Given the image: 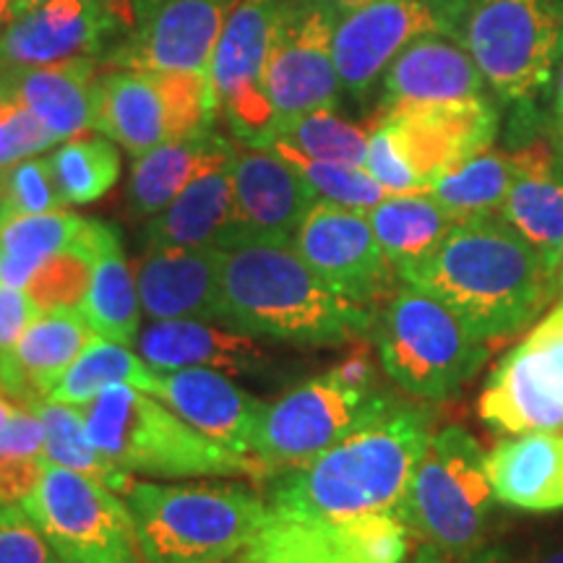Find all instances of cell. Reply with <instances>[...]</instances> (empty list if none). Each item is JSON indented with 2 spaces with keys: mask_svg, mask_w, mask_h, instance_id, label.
<instances>
[{
  "mask_svg": "<svg viewBox=\"0 0 563 563\" xmlns=\"http://www.w3.org/2000/svg\"><path fill=\"white\" fill-rule=\"evenodd\" d=\"M397 274L483 340L517 334L561 295L540 253L496 214L456 222L439 249Z\"/></svg>",
  "mask_w": 563,
  "mask_h": 563,
  "instance_id": "6da1fadb",
  "label": "cell"
},
{
  "mask_svg": "<svg viewBox=\"0 0 563 563\" xmlns=\"http://www.w3.org/2000/svg\"><path fill=\"white\" fill-rule=\"evenodd\" d=\"M217 323L295 347L361 340L376 311L329 287L290 243L249 241L224 249Z\"/></svg>",
  "mask_w": 563,
  "mask_h": 563,
  "instance_id": "7a4b0ae2",
  "label": "cell"
},
{
  "mask_svg": "<svg viewBox=\"0 0 563 563\" xmlns=\"http://www.w3.org/2000/svg\"><path fill=\"white\" fill-rule=\"evenodd\" d=\"M431 435V415L394 402L313 462L274 477L269 509L323 522L397 514Z\"/></svg>",
  "mask_w": 563,
  "mask_h": 563,
  "instance_id": "3957f363",
  "label": "cell"
},
{
  "mask_svg": "<svg viewBox=\"0 0 563 563\" xmlns=\"http://www.w3.org/2000/svg\"><path fill=\"white\" fill-rule=\"evenodd\" d=\"M91 441L123 473L152 477H253L269 473L256 456L235 454L188 426L136 386L115 384L81 407Z\"/></svg>",
  "mask_w": 563,
  "mask_h": 563,
  "instance_id": "277c9868",
  "label": "cell"
},
{
  "mask_svg": "<svg viewBox=\"0 0 563 563\" xmlns=\"http://www.w3.org/2000/svg\"><path fill=\"white\" fill-rule=\"evenodd\" d=\"M123 501L146 563H220L243 553L269 506L238 485H157L133 481Z\"/></svg>",
  "mask_w": 563,
  "mask_h": 563,
  "instance_id": "5b68a950",
  "label": "cell"
},
{
  "mask_svg": "<svg viewBox=\"0 0 563 563\" xmlns=\"http://www.w3.org/2000/svg\"><path fill=\"white\" fill-rule=\"evenodd\" d=\"M386 376L422 399L452 397L488 357V340L433 295L405 285L373 323Z\"/></svg>",
  "mask_w": 563,
  "mask_h": 563,
  "instance_id": "8992f818",
  "label": "cell"
},
{
  "mask_svg": "<svg viewBox=\"0 0 563 563\" xmlns=\"http://www.w3.org/2000/svg\"><path fill=\"white\" fill-rule=\"evenodd\" d=\"M493 504L481 443L449 426L428 441L397 514L420 543L470 555L485 548Z\"/></svg>",
  "mask_w": 563,
  "mask_h": 563,
  "instance_id": "52a82bcc",
  "label": "cell"
},
{
  "mask_svg": "<svg viewBox=\"0 0 563 563\" xmlns=\"http://www.w3.org/2000/svg\"><path fill=\"white\" fill-rule=\"evenodd\" d=\"M217 102L201 70H100L95 131L133 157L214 129Z\"/></svg>",
  "mask_w": 563,
  "mask_h": 563,
  "instance_id": "ba28073f",
  "label": "cell"
},
{
  "mask_svg": "<svg viewBox=\"0 0 563 563\" xmlns=\"http://www.w3.org/2000/svg\"><path fill=\"white\" fill-rule=\"evenodd\" d=\"M449 37L473 55L496 95L530 100L559 63L563 13L553 0H473Z\"/></svg>",
  "mask_w": 563,
  "mask_h": 563,
  "instance_id": "9c48e42d",
  "label": "cell"
},
{
  "mask_svg": "<svg viewBox=\"0 0 563 563\" xmlns=\"http://www.w3.org/2000/svg\"><path fill=\"white\" fill-rule=\"evenodd\" d=\"M21 506L63 563H139L136 525L108 485L47 464Z\"/></svg>",
  "mask_w": 563,
  "mask_h": 563,
  "instance_id": "30bf717a",
  "label": "cell"
},
{
  "mask_svg": "<svg viewBox=\"0 0 563 563\" xmlns=\"http://www.w3.org/2000/svg\"><path fill=\"white\" fill-rule=\"evenodd\" d=\"M394 402L397 399L389 394H357L342 389L327 376L313 378L264 405L253 456L269 475L302 467L363 422L389 410Z\"/></svg>",
  "mask_w": 563,
  "mask_h": 563,
  "instance_id": "8fae6325",
  "label": "cell"
},
{
  "mask_svg": "<svg viewBox=\"0 0 563 563\" xmlns=\"http://www.w3.org/2000/svg\"><path fill=\"white\" fill-rule=\"evenodd\" d=\"M334 24L332 13L316 9L308 0L277 3L264 68V89L274 110V125L316 110H334L340 102L342 81L332 55Z\"/></svg>",
  "mask_w": 563,
  "mask_h": 563,
  "instance_id": "7c38bea8",
  "label": "cell"
},
{
  "mask_svg": "<svg viewBox=\"0 0 563 563\" xmlns=\"http://www.w3.org/2000/svg\"><path fill=\"white\" fill-rule=\"evenodd\" d=\"M131 24V0H47L0 34V76L91 58L102 63Z\"/></svg>",
  "mask_w": 563,
  "mask_h": 563,
  "instance_id": "4fadbf2b",
  "label": "cell"
},
{
  "mask_svg": "<svg viewBox=\"0 0 563 563\" xmlns=\"http://www.w3.org/2000/svg\"><path fill=\"white\" fill-rule=\"evenodd\" d=\"M279 0H238L224 19L211 55V91L217 115L243 144L262 146L274 125V110L264 89L274 19Z\"/></svg>",
  "mask_w": 563,
  "mask_h": 563,
  "instance_id": "5bb4252c",
  "label": "cell"
},
{
  "mask_svg": "<svg viewBox=\"0 0 563 563\" xmlns=\"http://www.w3.org/2000/svg\"><path fill=\"white\" fill-rule=\"evenodd\" d=\"M371 123L382 125L405 170L428 194L441 175L488 150L498 133V112L488 97H477L382 110Z\"/></svg>",
  "mask_w": 563,
  "mask_h": 563,
  "instance_id": "9a60e30c",
  "label": "cell"
},
{
  "mask_svg": "<svg viewBox=\"0 0 563 563\" xmlns=\"http://www.w3.org/2000/svg\"><path fill=\"white\" fill-rule=\"evenodd\" d=\"M217 0H131V24L100 68L209 74L224 13Z\"/></svg>",
  "mask_w": 563,
  "mask_h": 563,
  "instance_id": "2e32d148",
  "label": "cell"
},
{
  "mask_svg": "<svg viewBox=\"0 0 563 563\" xmlns=\"http://www.w3.org/2000/svg\"><path fill=\"white\" fill-rule=\"evenodd\" d=\"M292 245L302 262L344 298L373 308V302L394 295V277L399 274L376 241L368 211L316 201Z\"/></svg>",
  "mask_w": 563,
  "mask_h": 563,
  "instance_id": "e0dca14e",
  "label": "cell"
},
{
  "mask_svg": "<svg viewBox=\"0 0 563 563\" xmlns=\"http://www.w3.org/2000/svg\"><path fill=\"white\" fill-rule=\"evenodd\" d=\"M235 217L222 249L238 243H290L319 201L308 180L266 146L238 144L232 157Z\"/></svg>",
  "mask_w": 563,
  "mask_h": 563,
  "instance_id": "ac0fdd59",
  "label": "cell"
},
{
  "mask_svg": "<svg viewBox=\"0 0 563 563\" xmlns=\"http://www.w3.org/2000/svg\"><path fill=\"white\" fill-rule=\"evenodd\" d=\"M422 34H443L431 0H376L336 19L332 55L342 89L363 100L391 60Z\"/></svg>",
  "mask_w": 563,
  "mask_h": 563,
  "instance_id": "d6986e66",
  "label": "cell"
},
{
  "mask_svg": "<svg viewBox=\"0 0 563 563\" xmlns=\"http://www.w3.org/2000/svg\"><path fill=\"white\" fill-rule=\"evenodd\" d=\"M481 418L501 433L563 431V365L525 340L490 371Z\"/></svg>",
  "mask_w": 563,
  "mask_h": 563,
  "instance_id": "ffe728a7",
  "label": "cell"
},
{
  "mask_svg": "<svg viewBox=\"0 0 563 563\" xmlns=\"http://www.w3.org/2000/svg\"><path fill=\"white\" fill-rule=\"evenodd\" d=\"M144 394L157 397L209 441L235 454L253 456V439H256L264 402L232 384L222 371H157Z\"/></svg>",
  "mask_w": 563,
  "mask_h": 563,
  "instance_id": "44dd1931",
  "label": "cell"
},
{
  "mask_svg": "<svg viewBox=\"0 0 563 563\" xmlns=\"http://www.w3.org/2000/svg\"><path fill=\"white\" fill-rule=\"evenodd\" d=\"M224 249H146L136 264L141 311L154 321L220 319Z\"/></svg>",
  "mask_w": 563,
  "mask_h": 563,
  "instance_id": "7402d4cb",
  "label": "cell"
},
{
  "mask_svg": "<svg viewBox=\"0 0 563 563\" xmlns=\"http://www.w3.org/2000/svg\"><path fill=\"white\" fill-rule=\"evenodd\" d=\"M477 97H485V79L473 55L446 40V34H422L384 70L378 112Z\"/></svg>",
  "mask_w": 563,
  "mask_h": 563,
  "instance_id": "603a6c76",
  "label": "cell"
},
{
  "mask_svg": "<svg viewBox=\"0 0 563 563\" xmlns=\"http://www.w3.org/2000/svg\"><path fill=\"white\" fill-rule=\"evenodd\" d=\"M136 344L139 355L157 371L211 368L253 376L272 365V355L256 342V336L201 319L154 321L141 329Z\"/></svg>",
  "mask_w": 563,
  "mask_h": 563,
  "instance_id": "cb8c5ba5",
  "label": "cell"
},
{
  "mask_svg": "<svg viewBox=\"0 0 563 563\" xmlns=\"http://www.w3.org/2000/svg\"><path fill=\"white\" fill-rule=\"evenodd\" d=\"M232 157L235 144H224L203 170L154 214L144 230L146 249H222L232 217H235V188H232Z\"/></svg>",
  "mask_w": 563,
  "mask_h": 563,
  "instance_id": "d4e9b609",
  "label": "cell"
},
{
  "mask_svg": "<svg viewBox=\"0 0 563 563\" xmlns=\"http://www.w3.org/2000/svg\"><path fill=\"white\" fill-rule=\"evenodd\" d=\"M95 332L76 308L42 311L9 355L0 357V386L16 405L47 399Z\"/></svg>",
  "mask_w": 563,
  "mask_h": 563,
  "instance_id": "484cf974",
  "label": "cell"
},
{
  "mask_svg": "<svg viewBox=\"0 0 563 563\" xmlns=\"http://www.w3.org/2000/svg\"><path fill=\"white\" fill-rule=\"evenodd\" d=\"M511 157L514 183L501 217L540 253L555 277L563 245V162L545 141H532Z\"/></svg>",
  "mask_w": 563,
  "mask_h": 563,
  "instance_id": "4316f807",
  "label": "cell"
},
{
  "mask_svg": "<svg viewBox=\"0 0 563 563\" xmlns=\"http://www.w3.org/2000/svg\"><path fill=\"white\" fill-rule=\"evenodd\" d=\"M100 63L91 58L0 76V97L24 104L58 141L95 131V81Z\"/></svg>",
  "mask_w": 563,
  "mask_h": 563,
  "instance_id": "83f0119b",
  "label": "cell"
},
{
  "mask_svg": "<svg viewBox=\"0 0 563 563\" xmlns=\"http://www.w3.org/2000/svg\"><path fill=\"white\" fill-rule=\"evenodd\" d=\"M485 470L498 504L519 511L563 509V435L522 433L485 454Z\"/></svg>",
  "mask_w": 563,
  "mask_h": 563,
  "instance_id": "f1b7e54d",
  "label": "cell"
},
{
  "mask_svg": "<svg viewBox=\"0 0 563 563\" xmlns=\"http://www.w3.org/2000/svg\"><path fill=\"white\" fill-rule=\"evenodd\" d=\"M118 235L121 232L110 222L84 220L63 209L45 214H13L0 224V253L30 264H42L58 253H79L95 264L104 245Z\"/></svg>",
  "mask_w": 563,
  "mask_h": 563,
  "instance_id": "f546056e",
  "label": "cell"
},
{
  "mask_svg": "<svg viewBox=\"0 0 563 563\" xmlns=\"http://www.w3.org/2000/svg\"><path fill=\"white\" fill-rule=\"evenodd\" d=\"M224 144L228 139L211 129L201 136L167 141L157 150L136 157L129 183V207L133 214L154 217L170 207L175 196L203 170V165Z\"/></svg>",
  "mask_w": 563,
  "mask_h": 563,
  "instance_id": "4dcf8cb0",
  "label": "cell"
},
{
  "mask_svg": "<svg viewBox=\"0 0 563 563\" xmlns=\"http://www.w3.org/2000/svg\"><path fill=\"white\" fill-rule=\"evenodd\" d=\"M371 228L394 269H405L435 251L454 220L431 194H391L368 211Z\"/></svg>",
  "mask_w": 563,
  "mask_h": 563,
  "instance_id": "1f68e13d",
  "label": "cell"
},
{
  "mask_svg": "<svg viewBox=\"0 0 563 563\" xmlns=\"http://www.w3.org/2000/svg\"><path fill=\"white\" fill-rule=\"evenodd\" d=\"M79 311L89 329L102 340L129 344L136 342L141 332V300L136 279L125 262L121 235L104 245L91 264L89 290L84 295Z\"/></svg>",
  "mask_w": 563,
  "mask_h": 563,
  "instance_id": "d6a6232c",
  "label": "cell"
},
{
  "mask_svg": "<svg viewBox=\"0 0 563 563\" xmlns=\"http://www.w3.org/2000/svg\"><path fill=\"white\" fill-rule=\"evenodd\" d=\"M243 563H363L332 522L269 509L256 538L243 551Z\"/></svg>",
  "mask_w": 563,
  "mask_h": 563,
  "instance_id": "836d02e7",
  "label": "cell"
},
{
  "mask_svg": "<svg viewBox=\"0 0 563 563\" xmlns=\"http://www.w3.org/2000/svg\"><path fill=\"white\" fill-rule=\"evenodd\" d=\"M514 183L511 152H498L488 146L460 167L441 175L431 186L435 201L446 209L454 222H467L475 217H490L501 211Z\"/></svg>",
  "mask_w": 563,
  "mask_h": 563,
  "instance_id": "e575fe53",
  "label": "cell"
},
{
  "mask_svg": "<svg viewBox=\"0 0 563 563\" xmlns=\"http://www.w3.org/2000/svg\"><path fill=\"white\" fill-rule=\"evenodd\" d=\"M24 407H30L42 420V428H45L47 464H60V467L87 475L121 496L125 485L131 483V473L118 470L95 446L81 407L53 402V399H32Z\"/></svg>",
  "mask_w": 563,
  "mask_h": 563,
  "instance_id": "d590c367",
  "label": "cell"
},
{
  "mask_svg": "<svg viewBox=\"0 0 563 563\" xmlns=\"http://www.w3.org/2000/svg\"><path fill=\"white\" fill-rule=\"evenodd\" d=\"M154 373H157V368L139 361V355L125 350V344L95 336V340L84 347L81 355L76 357L74 365L63 373V378L53 386L47 399L70 407H84L89 405L97 394L115 384H129L136 386L141 391H146L150 389Z\"/></svg>",
  "mask_w": 563,
  "mask_h": 563,
  "instance_id": "8d00e7d4",
  "label": "cell"
},
{
  "mask_svg": "<svg viewBox=\"0 0 563 563\" xmlns=\"http://www.w3.org/2000/svg\"><path fill=\"white\" fill-rule=\"evenodd\" d=\"M266 150L277 154H300L308 159L342 162V165H365L368 131L342 121L334 110H316L308 115L274 125L264 141Z\"/></svg>",
  "mask_w": 563,
  "mask_h": 563,
  "instance_id": "74e56055",
  "label": "cell"
},
{
  "mask_svg": "<svg viewBox=\"0 0 563 563\" xmlns=\"http://www.w3.org/2000/svg\"><path fill=\"white\" fill-rule=\"evenodd\" d=\"M47 159L66 203L102 199L121 178V157L108 139H70Z\"/></svg>",
  "mask_w": 563,
  "mask_h": 563,
  "instance_id": "f35d334b",
  "label": "cell"
},
{
  "mask_svg": "<svg viewBox=\"0 0 563 563\" xmlns=\"http://www.w3.org/2000/svg\"><path fill=\"white\" fill-rule=\"evenodd\" d=\"M47 467L45 428L30 407L19 405L0 433V498L21 504Z\"/></svg>",
  "mask_w": 563,
  "mask_h": 563,
  "instance_id": "ab89813d",
  "label": "cell"
},
{
  "mask_svg": "<svg viewBox=\"0 0 563 563\" xmlns=\"http://www.w3.org/2000/svg\"><path fill=\"white\" fill-rule=\"evenodd\" d=\"M279 157L290 162L295 170L308 180V186L313 188L316 196H321L323 201L340 203V207L357 211H371L373 207H378L386 196H391L382 183L373 178V175L361 165L308 159L290 152L279 154Z\"/></svg>",
  "mask_w": 563,
  "mask_h": 563,
  "instance_id": "60d3db41",
  "label": "cell"
},
{
  "mask_svg": "<svg viewBox=\"0 0 563 563\" xmlns=\"http://www.w3.org/2000/svg\"><path fill=\"white\" fill-rule=\"evenodd\" d=\"M332 525L342 543L363 563H402L410 548V527L394 511L357 514Z\"/></svg>",
  "mask_w": 563,
  "mask_h": 563,
  "instance_id": "b9f144b4",
  "label": "cell"
},
{
  "mask_svg": "<svg viewBox=\"0 0 563 563\" xmlns=\"http://www.w3.org/2000/svg\"><path fill=\"white\" fill-rule=\"evenodd\" d=\"M0 191L9 217L45 214L66 207L47 157H26L0 167Z\"/></svg>",
  "mask_w": 563,
  "mask_h": 563,
  "instance_id": "7bdbcfd3",
  "label": "cell"
},
{
  "mask_svg": "<svg viewBox=\"0 0 563 563\" xmlns=\"http://www.w3.org/2000/svg\"><path fill=\"white\" fill-rule=\"evenodd\" d=\"M91 264L79 253H58L37 266L32 279L26 282L24 292L37 302L42 311L53 308H76L81 306L84 295L89 290Z\"/></svg>",
  "mask_w": 563,
  "mask_h": 563,
  "instance_id": "ee69618b",
  "label": "cell"
},
{
  "mask_svg": "<svg viewBox=\"0 0 563 563\" xmlns=\"http://www.w3.org/2000/svg\"><path fill=\"white\" fill-rule=\"evenodd\" d=\"M0 563H63L24 506L0 498Z\"/></svg>",
  "mask_w": 563,
  "mask_h": 563,
  "instance_id": "f6af8a7d",
  "label": "cell"
},
{
  "mask_svg": "<svg viewBox=\"0 0 563 563\" xmlns=\"http://www.w3.org/2000/svg\"><path fill=\"white\" fill-rule=\"evenodd\" d=\"M58 139L24 104L0 97V167L51 150Z\"/></svg>",
  "mask_w": 563,
  "mask_h": 563,
  "instance_id": "bcb514c9",
  "label": "cell"
},
{
  "mask_svg": "<svg viewBox=\"0 0 563 563\" xmlns=\"http://www.w3.org/2000/svg\"><path fill=\"white\" fill-rule=\"evenodd\" d=\"M323 376L332 378V382L336 386H342V389H350L357 394H378L376 361H373V350L371 344L365 342V336L350 342L347 355H344L340 363H334L332 368L323 373Z\"/></svg>",
  "mask_w": 563,
  "mask_h": 563,
  "instance_id": "7dc6e473",
  "label": "cell"
},
{
  "mask_svg": "<svg viewBox=\"0 0 563 563\" xmlns=\"http://www.w3.org/2000/svg\"><path fill=\"white\" fill-rule=\"evenodd\" d=\"M40 313L42 308L24 290L0 285V357L16 347L21 334Z\"/></svg>",
  "mask_w": 563,
  "mask_h": 563,
  "instance_id": "c3c4849f",
  "label": "cell"
},
{
  "mask_svg": "<svg viewBox=\"0 0 563 563\" xmlns=\"http://www.w3.org/2000/svg\"><path fill=\"white\" fill-rule=\"evenodd\" d=\"M527 340L543 347L545 352H551L555 361L563 365V298L555 302L543 319L534 323Z\"/></svg>",
  "mask_w": 563,
  "mask_h": 563,
  "instance_id": "681fc988",
  "label": "cell"
},
{
  "mask_svg": "<svg viewBox=\"0 0 563 563\" xmlns=\"http://www.w3.org/2000/svg\"><path fill=\"white\" fill-rule=\"evenodd\" d=\"M412 563H504V553L496 548H483V551L470 555H456L449 551H441L431 543H422L415 553Z\"/></svg>",
  "mask_w": 563,
  "mask_h": 563,
  "instance_id": "f907efd6",
  "label": "cell"
},
{
  "mask_svg": "<svg viewBox=\"0 0 563 563\" xmlns=\"http://www.w3.org/2000/svg\"><path fill=\"white\" fill-rule=\"evenodd\" d=\"M431 3L435 5V11L441 13L443 34H446V37H449V32H452L454 21L460 19V13L467 9V5L473 3V0H431Z\"/></svg>",
  "mask_w": 563,
  "mask_h": 563,
  "instance_id": "816d5d0a",
  "label": "cell"
},
{
  "mask_svg": "<svg viewBox=\"0 0 563 563\" xmlns=\"http://www.w3.org/2000/svg\"><path fill=\"white\" fill-rule=\"evenodd\" d=\"M308 3L316 5V9L332 13L334 19H340V16H344V13L363 9V5H368V3H376V0H308Z\"/></svg>",
  "mask_w": 563,
  "mask_h": 563,
  "instance_id": "f5cc1de1",
  "label": "cell"
},
{
  "mask_svg": "<svg viewBox=\"0 0 563 563\" xmlns=\"http://www.w3.org/2000/svg\"><path fill=\"white\" fill-rule=\"evenodd\" d=\"M504 563H563V543L548 545V548H534V551L522 555V559H517V561L504 559Z\"/></svg>",
  "mask_w": 563,
  "mask_h": 563,
  "instance_id": "db71d44e",
  "label": "cell"
},
{
  "mask_svg": "<svg viewBox=\"0 0 563 563\" xmlns=\"http://www.w3.org/2000/svg\"><path fill=\"white\" fill-rule=\"evenodd\" d=\"M553 112L559 121H563V60L559 68V79H555V97H553Z\"/></svg>",
  "mask_w": 563,
  "mask_h": 563,
  "instance_id": "11a10c76",
  "label": "cell"
},
{
  "mask_svg": "<svg viewBox=\"0 0 563 563\" xmlns=\"http://www.w3.org/2000/svg\"><path fill=\"white\" fill-rule=\"evenodd\" d=\"M42 3H47V0H11V21L19 19L21 13L37 9V5H42Z\"/></svg>",
  "mask_w": 563,
  "mask_h": 563,
  "instance_id": "9f6ffc18",
  "label": "cell"
},
{
  "mask_svg": "<svg viewBox=\"0 0 563 563\" xmlns=\"http://www.w3.org/2000/svg\"><path fill=\"white\" fill-rule=\"evenodd\" d=\"M551 136H553V150H555V154H559L561 162H563V121H559V118H555V123H553V129H551Z\"/></svg>",
  "mask_w": 563,
  "mask_h": 563,
  "instance_id": "6f0895ef",
  "label": "cell"
},
{
  "mask_svg": "<svg viewBox=\"0 0 563 563\" xmlns=\"http://www.w3.org/2000/svg\"><path fill=\"white\" fill-rule=\"evenodd\" d=\"M9 21H11V0H0V34H3Z\"/></svg>",
  "mask_w": 563,
  "mask_h": 563,
  "instance_id": "680465c9",
  "label": "cell"
},
{
  "mask_svg": "<svg viewBox=\"0 0 563 563\" xmlns=\"http://www.w3.org/2000/svg\"><path fill=\"white\" fill-rule=\"evenodd\" d=\"M555 285H559V292L563 295V245L559 253V264H555Z\"/></svg>",
  "mask_w": 563,
  "mask_h": 563,
  "instance_id": "91938a15",
  "label": "cell"
},
{
  "mask_svg": "<svg viewBox=\"0 0 563 563\" xmlns=\"http://www.w3.org/2000/svg\"><path fill=\"white\" fill-rule=\"evenodd\" d=\"M5 217H9V209H5V201H3V191H0V224H3Z\"/></svg>",
  "mask_w": 563,
  "mask_h": 563,
  "instance_id": "94428289",
  "label": "cell"
},
{
  "mask_svg": "<svg viewBox=\"0 0 563 563\" xmlns=\"http://www.w3.org/2000/svg\"><path fill=\"white\" fill-rule=\"evenodd\" d=\"M217 3H220V5H224V9H232V5H235V3H238V0H217Z\"/></svg>",
  "mask_w": 563,
  "mask_h": 563,
  "instance_id": "6125c7cd",
  "label": "cell"
},
{
  "mask_svg": "<svg viewBox=\"0 0 563 563\" xmlns=\"http://www.w3.org/2000/svg\"><path fill=\"white\" fill-rule=\"evenodd\" d=\"M220 563H230V561H220ZM232 563H243V561H232Z\"/></svg>",
  "mask_w": 563,
  "mask_h": 563,
  "instance_id": "be15d7a7",
  "label": "cell"
},
{
  "mask_svg": "<svg viewBox=\"0 0 563 563\" xmlns=\"http://www.w3.org/2000/svg\"><path fill=\"white\" fill-rule=\"evenodd\" d=\"M0 394H5V391H3V386H0Z\"/></svg>",
  "mask_w": 563,
  "mask_h": 563,
  "instance_id": "e7e4bbea",
  "label": "cell"
}]
</instances>
